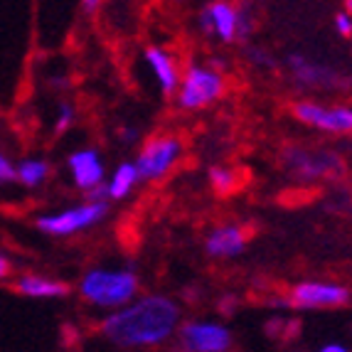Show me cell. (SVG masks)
<instances>
[{"label":"cell","mask_w":352,"mask_h":352,"mask_svg":"<svg viewBox=\"0 0 352 352\" xmlns=\"http://www.w3.org/2000/svg\"><path fill=\"white\" fill-rule=\"evenodd\" d=\"M291 72H294L296 79H298L300 84H305V87H330V84L335 82L333 69H328V67H323V65H316V62L298 57V54L291 57Z\"/></svg>","instance_id":"obj_12"},{"label":"cell","mask_w":352,"mask_h":352,"mask_svg":"<svg viewBox=\"0 0 352 352\" xmlns=\"http://www.w3.org/2000/svg\"><path fill=\"white\" fill-rule=\"evenodd\" d=\"M296 116L303 124L313 126V129L328 131V133H347L352 129V111L340 106V109H328L320 104H296Z\"/></svg>","instance_id":"obj_6"},{"label":"cell","mask_w":352,"mask_h":352,"mask_svg":"<svg viewBox=\"0 0 352 352\" xmlns=\"http://www.w3.org/2000/svg\"><path fill=\"white\" fill-rule=\"evenodd\" d=\"M244 249V234L236 227H219L207 239V252L212 256H236Z\"/></svg>","instance_id":"obj_13"},{"label":"cell","mask_w":352,"mask_h":352,"mask_svg":"<svg viewBox=\"0 0 352 352\" xmlns=\"http://www.w3.org/2000/svg\"><path fill=\"white\" fill-rule=\"evenodd\" d=\"M146 62H148V67L153 69V74H155V79H158L160 89H163L165 94L175 91V87H177V69H175V65H173V59L168 57L163 50L151 47L146 52Z\"/></svg>","instance_id":"obj_14"},{"label":"cell","mask_w":352,"mask_h":352,"mask_svg":"<svg viewBox=\"0 0 352 352\" xmlns=\"http://www.w3.org/2000/svg\"><path fill=\"white\" fill-rule=\"evenodd\" d=\"M323 352H345V347L342 345H325Z\"/></svg>","instance_id":"obj_24"},{"label":"cell","mask_w":352,"mask_h":352,"mask_svg":"<svg viewBox=\"0 0 352 352\" xmlns=\"http://www.w3.org/2000/svg\"><path fill=\"white\" fill-rule=\"evenodd\" d=\"M106 217V202L104 200H89L87 205L72 207V210L57 212V214H50V217H40V229L45 234L52 236H69L99 224Z\"/></svg>","instance_id":"obj_3"},{"label":"cell","mask_w":352,"mask_h":352,"mask_svg":"<svg viewBox=\"0 0 352 352\" xmlns=\"http://www.w3.org/2000/svg\"><path fill=\"white\" fill-rule=\"evenodd\" d=\"M8 271H10V264H8V258L0 254V278L8 276Z\"/></svg>","instance_id":"obj_23"},{"label":"cell","mask_w":352,"mask_h":352,"mask_svg":"<svg viewBox=\"0 0 352 352\" xmlns=\"http://www.w3.org/2000/svg\"><path fill=\"white\" fill-rule=\"evenodd\" d=\"M212 182H214L217 188H229L232 175H229L227 170H219V168H214V170H212Z\"/></svg>","instance_id":"obj_21"},{"label":"cell","mask_w":352,"mask_h":352,"mask_svg":"<svg viewBox=\"0 0 352 352\" xmlns=\"http://www.w3.org/2000/svg\"><path fill=\"white\" fill-rule=\"evenodd\" d=\"M222 76L217 72L202 69V67H190L177 99H180L182 109H200V106L217 99L222 94Z\"/></svg>","instance_id":"obj_5"},{"label":"cell","mask_w":352,"mask_h":352,"mask_svg":"<svg viewBox=\"0 0 352 352\" xmlns=\"http://www.w3.org/2000/svg\"><path fill=\"white\" fill-rule=\"evenodd\" d=\"M335 25H338V32H342V35H345V37H350V32H352L350 12H340V15L335 18Z\"/></svg>","instance_id":"obj_20"},{"label":"cell","mask_w":352,"mask_h":352,"mask_svg":"<svg viewBox=\"0 0 352 352\" xmlns=\"http://www.w3.org/2000/svg\"><path fill=\"white\" fill-rule=\"evenodd\" d=\"M182 143L177 138H153L146 143L138 160H135V170L143 180H158L170 170L175 160L180 158Z\"/></svg>","instance_id":"obj_4"},{"label":"cell","mask_w":352,"mask_h":352,"mask_svg":"<svg viewBox=\"0 0 352 352\" xmlns=\"http://www.w3.org/2000/svg\"><path fill=\"white\" fill-rule=\"evenodd\" d=\"M202 28L214 32L217 37H222L224 42H232L236 37V32L241 30V15L229 6V3H212L205 10V15L200 18Z\"/></svg>","instance_id":"obj_9"},{"label":"cell","mask_w":352,"mask_h":352,"mask_svg":"<svg viewBox=\"0 0 352 352\" xmlns=\"http://www.w3.org/2000/svg\"><path fill=\"white\" fill-rule=\"evenodd\" d=\"M141 180L138 170H135V163H124L118 165L116 173L111 175V180L106 182V195L113 197V200H124L126 195L135 188V182Z\"/></svg>","instance_id":"obj_16"},{"label":"cell","mask_w":352,"mask_h":352,"mask_svg":"<svg viewBox=\"0 0 352 352\" xmlns=\"http://www.w3.org/2000/svg\"><path fill=\"white\" fill-rule=\"evenodd\" d=\"M82 296L94 305L104 308H116V305L129 303L138 291V276L133 271H106L94 269L79 283Z\"/></svg>","instance_id":"obj_2"},{"label":"cell","mask_w":352,"mask_h":352,"mask_svg":"<svg viewBox=\"0 0 352 352\" xmlns=\"http://www.w3.org/2000/svg\"><path fill=\"white\" fill-rule=\"evenodd\" d=\"M10 180H15V168H12V163L6 155H0V185Z\"/></svg>","instance_id":"obj_19"},{"label":"cell","mask_w":352,"mask_h":352,"mask_svg":"<svg viewBox=\"0 0 352 352\" xmlns=\"http://www.w3.org/2000/svg\"><path fill=\"white\" fill-rule=\"evenodd\" d=\"M180 311L170 298L148 296L126 305L104 323V335L116 345L143 347L160 345L177 330Z\"/></svg>","instance_id":"obj_1"},{"label":"cell","mask_w":352,"mask_h":352,"mask_svg":"<svg viewBox=\"0 0 352 352\" xmlns=\"http://www.w3.org/2000/svg\"><path fill=\"white\" fill-rule=\"evenodd\" d=\"M121 135H124L129 143H133L135 138H138V131H135V129H126V131H121Z\"/></svg>","instance_id":"obj_22"},{"label":"cell","mask_w":352,"mask_h":352,"mask_svg":"<svg viewBox=\"0 0 352 352\" xmlns=\"http://www.w3.org/2000/svg\"><path fill=\"white\" fill-rule=\"evenodd\" d=\"M72 118H74V109H72L69 104H62L59 106V116H57V133H62V131L69 129Z\"/></svg>","instance_id":"obj_18"},{"label":"cell","mask_w":352,"mask_h":352,"mask_svg":"<svg viewBox=\"0 0 352 352\" xmlns=\"http://www.w3.org/2000/svg\"><path fill=\"white\" fill-rule=\"evenodd\" d=\"M47 173H50V165L45 163V160L30 158L20 163V168L15 170V177H18L23 185H28V188H37V185L47 177Z\"/></svg>","instance_id":"obj_17"},{"label":"cell","mask_w":352,"mask_h":352,"mask_svg":"<svg viewBox=\"0 0 352 352\" xmlns=\"http://www.w3.org/2000/svg\"><path fill=\"white\" fill-rule=\"evenodd\" d=\"M82 3H84V6H87V8H89V10H94V8H96V6H99L101 0H82Z\"/></svg>","instance_id":"obj_25"},{"label":"cell","mask_w":352,"mask_h":352,"mask_svg":"<svg viewBox=\"0 0 352 352\" xmlns=\"http://www.w3.org/2000/svg\"><path fill=\"white\" fill-rule=\"evenodd\" d=\"M288 160L294 165L298 175L303 177H318L325 175L328 170L338 168V158L335 155H328V153H288Z\"/></svg>","instance_id":"obj_11"},{"label":"cell","mask_w":352,"mask_h":352,"mask_svg":"<svg viewBox=\"0 0 352 352\" xmlns=\"http://www.w3.org/2000/svg\"><path fill=\"white\" fill-rule=\"evenodd\" d=\"M18 291L30 298H59V296L69 294V288L65 283L45 276H23L18 281Z\"/></svg>","instance_id":"obj_15"},{"label":"cell","mask_w":352,"mask_h":352,"mask_svg":"<svg viewBox=\"0 0 352 352\" xmlns=\"http://www.w3.org/2000/svg\"><path fill=\"white\" fill-rule=\"evenodd\" d=\"M347 298H350L347 288L335 286V283L308 281L294 288V300L303 308H333V305L347 303Z\"/></svg>","instance_id":"obj_8"},{"label":"cell","mask_w":352,"mask_h":352,"mask_svg":"<svg viewBox=\"0 0 352 352\" xmlns=\"http://www.w3.org/2000/svg\"><path fill=\"white\" fill-rule=\"evenodd\" d=\"M69 170L76 188L91 190L104 180V163L96 151H76L69 155Z\"/></svg>","instance_id":"obj_10"},{"label":"cell","mask_w":352,"mask_h":352,"mask_svg":"<svg viewBox=\"0 0 352 352\" xmlns=\"http://www.w3.org/2000/svg\"><path fill=\"white\" fill-rule=\"evenodd\" d=\"M232 342V335L217 323H190L182 328V347L192 352H222Z\"/></svg>","instance_id":"obj_7"}]
</instances>
